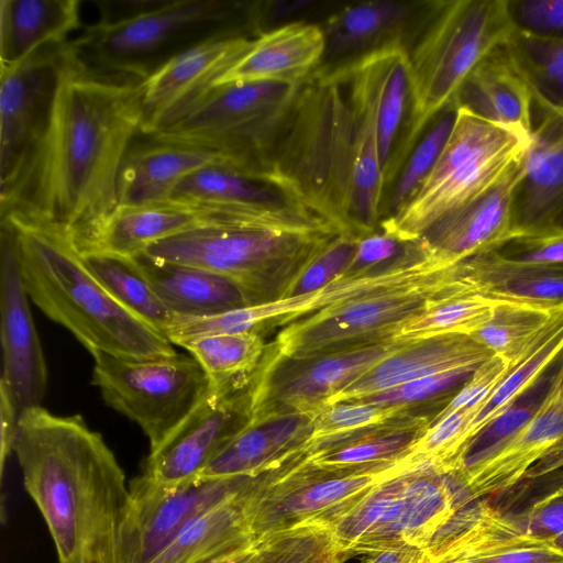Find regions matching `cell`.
<instances>
[{"label": "cell", "instance_id": "48", "mask_svg": "<svg viewBox=\"0 0 563 563\" xmlns=\"http://www.w3.org/2000/svg\"><path fill=\"white\" fill-rule=\"evenodd\" d=\"M255 563H345L331 528L311 523L284 530L258 540Z\"/></svg>", "mask_w": 563, "mask_h": 563}, {"label": "cell", "instance_id": "60", "mask_svg": "<svg viewBox=\"0 0 563 563\" xmlns=\"http://www.w3.org/2000/svg\"><path fill=\"white\" fill-rule=\"evenodd\" d=\"M552 544L560 549V550H563V532H561L560 534H558L556 537H554L552 540H551Z\"/></svg>", "mask_w": 563, "mask_h": 563}, {"label": "cell", "instance_id": "34", "mask_svg": "<svg viewBox=\"0 0 563 563\" xmlns=\"http://www.w3.org/2000/svg\"><path fill=\"white\" fill-rule=\"evenodd\" d=\"M562 383L563 349L467 442L449 472L457 490L534 418Z\"/></svg>", "mask_w": 563, "mask_h": 563}, {"label": "cell", "instance_id": "21", "mask_svg": "<svg viewBox=\"0 0 563 563\" xmlns=\"http://www.w3.org/2000/svg\"><path fill=\"white\" fill-rule=\"evenodd\" d=\"M169 198L218 206L284 228L339 231L268 178L225 162L192 172L177 184Z\"/></svg>", "mask_w": 563, "mask_h": 563}, {"label": "cell", "instance_id": "50", "mask_svg": "<svg viewBox=\"0 0 563 563\" xmlns=\"http://www.w3.org/2000/svg\"><path fill=\"white\" fill-rule=\"evenodd\" d=\"M478 366H463L420 377L357 401L380 407L411 408V406L421 401L442 400L446 406L472 378Z\"/></svg>", "mask_w": 563, "mask_h": 563}, {"label": "cell", "instance_id": "43", "mask_svg": "<svg viewBox=\"0 0 563 563\" xmlns=\"http://www.w3.org/2000/svg\"><path fill=\"white\" fill-rule=\"evenodd\" d=\"M561 308L494 301L490 318L471 336L510 365L517 363L544 334Z\"/></svg>", "mask_w": 563, "mask_h": 563}, {"label": "cell", "instance_id": "30", "mask_svg": "<svg viewBox=\"0 0 563 563\" xmlns=\"http://www.w3.org/2000/svg\"><path fill=\"white\" fill-rule=\"evenodd\" d=\"M312 432V417L288 415L249 421L198 477L256 476L299 456Z\"/></svg>", "mask_w": 563, "mask_h": 563}, {"label": "cell", "instance_id": "56", "mask_svg": "<svg viewBox=\"0 0 563 563\" xmlns=\"http://www.w3.org/2000/svg\"><path fill=\"white\" fill-rule=\"evenodd\" d=\"M20 411L4 383L0 380V468L3 474L7 459L13 452Z\"/></svg>", "mask_w": 563, "mask_h": 563}, {"label": "cell", "instance_id": "17", "mask_svg": "<svg viewBox=\"0 0 563 563\" xmlns=\"http://www.w3.org/2000/svg\"><path fill=\"white\" fill-rule=\"evenodd\" d=\"M252 476L202 478L162 485L143 474L129 485L120 563H152L202 514L239 492Z\"/></svg>", "mask_w": 563, "mask_h": 563}, {"label": "cell", "instance_id": "57", "mask_svg": "<svg viewBox=\"0 0 563 563\" xmlns=\"http://www.w3.org/2000/svg\"><path fill=\"white\" fill-rule=\"evenodd\" d=\"M163 0L156 1H128L101 0L95 1L100 11V22L112 23L125 20L158 7Z\"/></svg>", "mask_w": 563, "mask_h": 563}, {"label": "cell", "instance_id": "47", "mask_svg": "<svg viewBox=\"0 0 563 563\" xmlns=\"http://www.w3.org/2000/svg\"><path fill=\"white\" fill-rule=\"evenodd\" d=\"M407 413L408 407H380L364 401L330 404L312 417L311 435L299 454L305 457Z\"/></svg>", "mask_w": 563, "mask_h": 563}, {"label": "cell", "instance_id": "14", "mask_svg": "<svg viewBox=\"0 0 563 563\" xmlns=\"http://www.w3.org/2000/svg\"><path fill=\"white\" fill-rule=\"evenodd\" d=\"M452 264L431 251L420 239L409 241L388 264L367 272L345 273L313 291L195 318L191 332L198 338L247 331L261 333L262 330L287 325L327 308L430 279Z\"/></svg>", "mask_w": 563, "mask_h": 563}, {"label": "cell", "instance_id": "62", "mask_svg": "<svg viewBox=\"0 0 563 563\" xmlns=\"http://www.w3.org/2000/svg\"><path fill=\"white\" fill-rule=\"evenodd\" d=\"M424 563H430L429 559Z\"/></svg>", "mask_w": 563, "mask_h": 563}, {"label": "cell", "instance_id": "51", "mask_svg": "<svg viewBox=\"0 0 563 563\" xmlns=\"http://www.w3.org/2000/svg\"><path fill=\"white\" fill-rule=\"evenodd\" d=\"M512 33L563 41V0H504Z\"/></svg>", "mask_w": 563, "mask_h": 563}, {"label": "cell", "instance_id": "40", "mask_svg": "<svg viewBox=\"0 0 563 563\" xmlns=\"http://www.w3.org/2000/svg\"><path fill=\"white\" fill-rule=\"evenodd\" d=\"M489 506L507 525L531 539L551 541L563 532V470L528 477L493 495Z\"/></svg>", "mask_w": 563, "mask_h": 563}, {"label": "cell", "instance_id": "29", "mask_svg": "<svg viewBox=\"0 0 563 563\" xmlns=\"http://www.w3.org/2000/svg\"><path fill=\"white\" fill-rule=\"evenodd\" d=\"M324 51L321 25L292 21L254 37L214 87L247 81L303 84L322 63Z\"/></svg>", "mask_w": 563, "mask_h": 563}, {"label": "cell", "instance_id": "33", "mask_svg": "<svg viewBox=\"0 0 563 563\" xmlns=\"http://www.w3.org/2000/svg\"><path fill=\"white\" fill-rule=\"evenodd\" d=\"M455 103L488 122L527 137L531 135L532 96L504 45L489 53L471 71Z\"/></svg>", "mask_w": 563, "mask_h": 563}, {"label": "cell", "instance_id": "19", "mask_svg": "<svg viewBox=\"0 0 563 563\" xmlns=\"http://www.w3.org/2000/svg\"><path fill=\"white\" fill-rule=\"evenodd\" d=\"M244 35L211 40L176 56L145 80L141 133L151 137L175 124L251 47Z\"/></svg>", "mask_w": 563, "mask_h": 563}, {"label": "cell", "instance_id": "45", "mask_svg": "<svg viewBox=\"0 0 563 563\" xmlns=\"http://www.w3.org/2000/svg\"><path fill=\"white\" fill-rule=\"evenodd\" d=\"M456 114L457 106L452 103L424 130L385 196L380 221L398 214L416 196L438 161L453 129Z\"/></svg>", "mask_w": 563, "mask_h": 563}, {"label": "cell", "instance_id": "36", "mask_svg": "<svg viewBox=\"0 0 563 563\" xmlns=\"http://www.w3.org/2000/svg\"><path fill=\"white\" fill-rule=\"evenodd\" d=\"M129 150L118 176V206L166 200L186 176L209 164L225 162L218 154L181 145L154 142Z\"/></svg>", "mask_w": 563, "mask_h": 563}, {"label": "cell", "instance_id": "55", "mask_svg": "<svg viewBox=\"0 0 563 563\" xmlns=\"http://www.w3.org/2000/svg\"><path fill=\"white\" fill-rule=\"evenodd\" d=\"M406 243L383 230L362 235L346 273L367 272L388 264L402 252Z\"/></svg>", "mask_w": 563, "mask_h": 563}, {"label": "cell", "instance_id": "8", "mask_svg": "<svg viewBox=\"0 0 563 563\" xmlns=\"http://www.w3.org/2000/svg\"><path fill=\"white\" fill-rule=\"evenodd\" d=\"M303 84L247 81L214 87L186 117L151 139L213 152L227 164L267 178L273 150Z\"/></svg>", "mask_w": 563, "mask_h": 563}, {"label": "cell", "instance_id": "23", "mask_svg": "<svg viewBox=\"0 0 563 563\" xmlns=\"http://www.w3.org/2000/svg\"><path fill=\"white\" fill-rule=\"evenodd\" d=\"M563 466V383L534 418L460 488L463 506Z\"/></svg>", "mask_w": 563, "mask_h": 563}, {"label": "cell", "instance_id": "9", "mask_svg": "<svg viewBox=\"0 0 563 563\" xmlns=\"http://www.w3.org/2000/svg\"><path fill=\"white\" fill-rule=\"evenodd\" d=\"M529 139L457 107L429 176L411 201L378 227L402 242L418 240L441 217L498 181L521 158Z\"/></svg>", "mask_w": 563, "mask_h": 563}, {"label": "cell", "instance_id": "16", "mask_svg": "<svg viewBox=\"0 0 563 563\" xmlns=\"http://www.w3.org/2000/svg\"><path fill=\"white\" fill-rule=\"evenodd\" d=\"M67 43L44 45L0 71V201L18 185L47 128L70 59Z\"/></svg>", "mask_w": 563, "mask_h": 563}, {"label": "cell", "instance_id": "28", "mask_svg": "<svg viewBox=\"0 0 563 563\" xmlns=\"http://www.w3.org/2000/svg\"><path fill=\"white\" fill-rule=\"evenodd\" d=\"M493 356L488 349L467 334L449 333L410 341L334 395L328 405L357 401L420 377L478 366Z\"/></svg>", "mask_w": 563, "mask_h": 563}, {"label": "cell", "instance_id": "37", "mask_svg": "<svg viewBox=\"0 0 563 563\" xmlns=\"http://www.w3.org/2000/svg\"><path fill=\"white\" fill-rule=\"evenodd\" d=\"M78 0H1L0 71H5L40 47L67 42L80 26Z\"/></svg>", "mask_w": 563, "mask_h": 563}, {"label": "cell", "instance_id": "24", "mask_svg": "<svg viewBox=\"0 0 563 563\" xmlns=\"http://www.w3.org/2000/svg\"><path fill=\"white\" fill-rule=\"evenodd\" d=\"M224 217L225 211L220 207L172 198L117 206L77 247L79 252L135 256L158 241L199 225L221 222Z\"/></svg>", "mask_w": 563, "mask_h": 563}, {"label": "cell", "instance_id": "49", "mask_svg": "<svg viewBox=\"0 0 563 563\" xmlns=\"http://www.w3.org/2000/svg\"><path fill=\"white\" fill-rule=\"evenodd\" d=\"M434 563H563V550L551 541L500 529Z\"/></svg>", "mask_w": 563, "mask_h": 563}, {"label": "cell", "instance_id": "25", "mask_svg": "<svg viewBox=\"0 0 563 563\" xmlns=\"http://www.w3.org/2000/svg\"><path fill=\"white\" fill-rule=\"evenodd\" d=\"M522 157L498 181L441 217L419 239L451 262L486 253L508 239L511 195L521 173Z\"/></svg>", "mask_w": 563, "mask_h": 563}, {"label": "cell", "instance_id": "12", "mask_svg": "<svg viewBox=\"0 0 563 563\" xmlns=\"http://www.w3.org/2000/svg\"><path fill=\"white\" fill-rule=\"evenodd\" d=\"M91 384L104 402L135 422L158 448L209 395V378L192 355L133 358L92 354Z\"/></svg>", "mask_w": 563, "mask_h": 563}, {"label": "cell", "instance_id": "35", "mask_svg": "<svg viewBox=\"0 0 563 563\" xmlns=\"http://www.w3.org/2000/svg\"><path fill=\"white\" fill-rule=\"evenodd\" d=\"M467 291L490 301L563 307V267L512 264L482 253L456 264Z\"/></svg>", "mask_w": 563, "mask_h": 563}, {"label": "cell", "instance_id": "42", "mask_svg": "<svg viewBox=\"0 0 563 563\" xmlns=\"http://www.w3.org/2000/svg\"><path fill=\"white\" fill-rule=\"evenodd\" d=\"M80 255L117 302L164 334L176 314L161 300L132 256L102 251L80 252Z\"/></svg>", "mask_w": 563, "mask_h": 563}, {"label": "cell", "instance_id": "4", "mask_svg": "<svg viewBox=\"0 0 563 563\" xmlns=\"http://www.w3.org/2000/svg\"><path fill=\"white\" fill-rule=\"evenodd\" d=\"M260 2L163 0L139 15L97 22L68 40L70 57L85 74L111 81L143 82L186 51L228 36L261 34Z\"/></svg>", "mask_w": 563, "mask_h": 563}, {"label": "cell", "instance_id": "58", "mask_svg": "<svg viewBox=\"0 0 563 563\" xmlns=\"http://www.w3.org/2000/svg\"><path fill=\"white\" fill-rule=\"evenodd\" d=\"M361 563H424L426 549L402 544L379 549L363 555Z\"/></svg>", "mask_w": 563, "mask_h": 563}, {"label": "cell", "instance_id": "59", "mask_svg": "<svg viewBox=\"0 0 563 563\" xmlns=\"http://www.w3.org/2000/svg\"><path fill=\"white\" fill-rule=\"evenodd\" d=\"M258 549L260 543L258 541H256L255 543L246 548L200 563H255L258 554Z\"/></svg>", "mask_w": 563, "mask_h": 563}, {"label": "cell", "instance_id": "39", "mask_svg": "<svg viewBox=\"0 0 563 563\" xmlns=\"http://www.w3.org/2000/svg\"><path fill=\"white\" fill-rule=\"evenodd\" d=\"M430 421L431 418L407 413L307 455L302 462L333 471L394 467L424 433Z\"/></svg>", "mask_w": 563, "mask_h": 563}, {"label": "cell", "instance_id": "44", "mask_svg": "<svg viewBox=\"0 0 563 563\" xmlns=\"http://www.w3.org/2000/svg\"><path fill=\"white\" fill-rule=\"evenodd\" d=\"M511 64L526 81L540 112L563 115V41L512 33L504 44Z\"/></svg>", "mask_w": 563, "mask_h": 563}, {"label": "cell", "instance_id": "53", "mask_svg": "<svg viewBox=\"0 0 563 563\" xmlns=\"http://www.w3.org/2000/svg\"><path fill=\"white\" fill-rule=\"evenodd\" d=\"M487 253L512 264L563 267V232L509 236Z\"/></svg>", "mask_w": 563, "mask_h": 563}, {"label": "cell", "instance_id": "26", "mask_svg": "<svg viewBox=\"0 0 563 563\" xmlns=\"http://www.w3.org/2000/svg\"><path fill=\"white\" fill-rule=\"evenodd\" d=\"M321 74L347 87L349 90L347 100L355 120L351 219L354 231L365 235L376 231V227L379 225L384 201L374 93L364 69L356 59Z\"/></svg>", "mask_w": 563, "mask_h": 563}, {"label": "cell", "instance_id": "6", "mask_svg": "<svg viewBox=\"0 0 563 563\" xmlns=\"http://www.w3.org/2000/svg\"><path fill=\"white\" fill-rule=\"evenodd\" d=\"M339 233L252 222L210 223L158 241L142 253L228 276L252 306L289 296L308 265Z\"/></svg>", "mask_w": 563, "mask_h": 563}, {"label": "cell", "instance_id": "31", "mask_svg": "<svg viewBox=\"0 0 563 563\" xmlns=\"http://www.w3.org/2000/svg\"><path fill=\"white\" fill-rule=\"evenodd\" d=\"M418 10L409 2L369 0L335 11L321 26L325 51L314 71L329 70L393 40L405 38L407 25Z\"/></svg>", "mask_w": 563, "mask_h": 563}, {"label": "cell", "instance_id": "7", "mask_svg": "<svg viewBox=\"0 0 563 563\" xmlns=\"http://www.w3.org/2000/svg\"><path fill=\"white\" fill-rule=\"evenodd\" d=\"M422 24L408 48L412 107L402 164L471 71L512 34L504 0L428 1Z\"/></svg>", "mask_w": 563, "mask_h": 563}, {"label": "cell", "instance_id": "27", "mask_svg": "<svg viewBox=\"0 0 563 563\" xmlns=\"http://www.w3.org/2000/svg\"><path fill=\"white\" fill-rule=\"evenodd\" d=\"M354 59L364 69L375 98L385 199L402 166L410 123L412 97L408 46L400 37Z\"/></svg>", "mask_w": 563, "mask_h": 563}, {"label": "cell", "instance_id": "61", "mask_svg": "<svg viewBox=\"0 0 563 563\" xmlns=\"http://www.w3.org/2000/svg\"><path fill=\"white\" fill-rule=\"evenodd\" d=\"M555 232H563V218L560 220Z\"/></svg>", "mask_w": 563, "mask_h": 563}, {"label": "cell", "instance_id": "5", "mask_svg": "<svg viewBox=\"0 0 563 563\" xmlns=\"http://www.w3.org/2000/svg\"><path fill=\"white\" fill-rule=\"evenodd\" d=\"M354 141L355 120L343 86L312 73L273 150L267 178L339 231L356 233L351 219Z\"/></svg>", "mask_w": 563, "mask_h": 563}, {"label": "cell", "instance_id": "52", "mask_svg": "<svg viewBox=\"0 0 563 563\" xmlns=\"http://www.w3.org/2000/svg\"><path fill=\"white\" fill-rule=\"evenodd\" d=\"M361 236L353 232H341L331 239L305 269L289 296L317 290L344 275Z\"/></svg>", "mask_w": 563, "mask_h": 563}, {"label": "cell", "instance_id": "2", "mask_svg": "<svg viewBox=\"0 0 563 563\" xmlns=\"http://www.w3.org/2000/svg\"><path fill=\"white\" fill-rule=\"evenodd\" d=\"M13 452L59 563H120L130 487L113 452L79 415H20Z\"/></svg>", "mask_w": 563, "mask_h": 563}, {"label": "cell", "instance_id": "41", "mask_svg": "<svg viewBox=\"0 0 563 563\" xmlns=\"http://www.w3.org/2000/svg\"><path fill=\"white\" fill-rule=\"evenodd\" d=\"M181 347L201 365L214 395H229L247 388L266 351L257 331L201 336Z\"/></svg>", "mask_w": 563, "mask_h": 563}, {"label": "cell", "instance_id": "13", "mask_svg": "<svg viewBox=\"0 0 563 563\" xmlns=\"http://www.w3.org/2000/svg\"><path fill=\"white\" fill-rule=\"evenodd\" d=\"M394 467L333 471L313 467L296 457L256 475L250 501L251 533L258 541L300 526H329L376 485L397 475Z\"/></svg>", "mask_w": 563, "mask_h": 563}, {"label": "cell", "instance_id": "38", "mask_svg": "<svg viewBox=\"0 0 563 563\" xmlns=\"http://www.w3.org/2000/svg\"><path fill=\"white\" fill-rule=\"evenodd\" d=\"M254 478L192 521L152 563H200L255 543L250 529Z\"/></svg>", "mask_w": 563, "mask_h": 563}, {"label": "cell", "instance_id": "10", "mask_svg": "<svg viewBox=\"0 0 563 563\" xmlns=\"http://www.w3.org/2000/svg\"><path fill=\"white\" fill-rule=\"evenodd\" d=\"M457 508L451 475L424 464L379 483L329 527L350 559L394 545L426 549Z\"/></svg>", "mask_w": 563, "mask_h": 563}, {"label": "cell", "instance_id": "3", "mask_svg": "<svg viewBox=\"0 0 563 563\" xmlns=\"http://www.w3.org/2000/svg\"><path fill=\"white\" fill-rule=\"evenodd\" d=\"M16 253L29 298L89 352L133 358L176 353L159 331L117 302L82 262L73 234L14 216Z\"/></svg>", "mask_w": 563, "mask_h": 563}, {"label": "cell", "instance_id": "54", "mask_svg": "<svg viewBox=\"0 0 563 563\" xmlns=\"http://www.w3.org/2000/svg\"><path fill=\"white\" fill-rule=\"evenodd\" d=\"M510 366L509 363L496 355L484 362L477 367L472 378L454 395L442 410L432 417L431 420H435L460 409H472L475 416L485 400L508 373Z\"/></svg>", "mask_w": 563, "mask_h": 563}, {"label": "cell", "instance_id": "46", "mask_svg": "<svg viewBox=\"0 0 563 563\" xmlns=\"http://www.w3.org/2000/svg\"><path fill=\"white\" fill-rule=\"evenodd\" d=\"M494 301L465 291L451 295L401 324L393 340L418 341L435 335H471L492 316Z\"/></svg>", "mask_w": 563, "mask_h": 563}, {"label": "cell", "instance_id": "15", "mask_svg": "<svg viewBox=\"0 0 563 563\" xmlns=\"http://www.w3.org/2000/svg\"><path fill=\"white\" fill-rule=\"evenodd\" d=\"M408 342L387 340L300 358L265 353L247 387L249 421L288 415L313 417L334 395Z\"/></svg>", "mask_w": 563, "mask_h": 563}, {"label": "cell", "instance_id": "11", "mask_svg": "<svg viewBox=\"0 0 563 563\" xmlns=\"http://www.w3.org/2000/svg\"><path fill=\"white\" fill-rule=\"evenodd\" d=\"M455 265L430 279L372 294L284 325L265 353L300 358L393 340L408 320L451 295L466 291Z\"/></svg>", "mask_w": 563, "mask_h": 563}, {"label": "cell", "instance_id": "18", "mask_svg": "<svg viewBox=\"0 0 563 563\" xmlns=\"http://www.w3.org/2000/svg\"><path fill=\"white\" fill-rule=\"evenodd\" d=\"M16 253L13 224L1 219L0 332L3 354L1 382L8 387L20 415L41 406L47 385V367L29 305Z\"/></svg>", "mask_w": 563, "mask_h": 563}, {"label": "cell", "instance_id": "32", "mask_svg": "<svg viewBox=\"0 0 563 563\" xmlns=\"http://www.w3.org/2000/svg\"><path fill=\"white\" fill-rule=\"evenodd\" d=\"M148 284L176 316L207 317L249 306L244 290L220 273L151 258L132 256Z\"/></svg>", "mask_w": 563, "mask_h": 563}, {"label": "cell", "instance_id": "20", "mask_svg": "<svg viewBox=\"0 0 563 563\" xmlns=\"http://www.w3.org/2000/svg\"><path fill=\"white\" fill-rule=\"evenodd\" d=\"M247 388L211 391L145 461L143 475L162 485L197 478L213 456L247 423Z\"/></svg>", "mask_w": 563, "mask_h": 563}, {"label": "cell", "instance_id": "22", "mask_svg": "<svg viewBox=\"0 0 563 563\" xmlns=\"http://www.w3.org/2000/svg\"><path fill=\"white\" fill-rule=\"evenodd\" d=\"M511 195V234L555 232L563 218V115L540 112Z\"/></svg>", "mask_w": 563, "mask_h": 563}, {"label": "cell", "instance_id": "1", "mask_svg": "<svg viewBox=\"0 0 563 563\" xmlns=\"http://www.w3.org/2000/svg\"><path fill=\"white\" fill-rule=\"evenodd\" d=\"M144 93L145 81L96 78L70 57L47 128L18 185L0 201L1 217L67 230L80 244L118 206V176L141 132Z\"/></svg>", "mask_w": 563, "mask_h": 563}]
</instances>
